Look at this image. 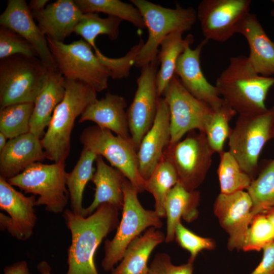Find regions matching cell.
Returning <instances> with one entry per match:
<instances>
[{"label":"cell","mask_w":274,"mask_h":274,"mask_svg":"<svg viewBox=\"0 0 274 274\" xmlns=\"http://www.w3.org/2000/svg\"><path fill=\"white\" fill-rule=\"evenodd\" d=\"M158 58L141 68L137 79V89L133 100L127 110L131 140L138 150L142 140L155 120L159 97L156 79Z\"/></svg>","instance_id":"cell-13"},{"label":"cell","mask_w":274,"mask_h":274,"mask_svg":"<svg viewBox=\"0 0 274 274\" xmlns=\"http://www.w3.org/2000/svg\"><path fill=\"white\" fill-rule=\"evenodd\" d=\"M175 235L178 244L190 253L188 261L192 262L202 250H211L215 248V243L212 239L195 234L186 228L181 221L176 226Z\"/></svg>","instance_id":"cell-40"},{"label":"cell","mask_w":274,"mask_h":274,"mask_svg":"<svg viewBox=\"0 0 274 274\" xmlns=\"http://www.w3.org/2000/svg\"><path fill=\"white\" fill-rule=\"evenodd\" d=\"M83 13L101 12L127 21L139 29L146 27L140 11L132 4L119 0H75Z\"/></svg>","instance_id":"cell-31"},{"label":"cell","mask_w":274,"mask_h":274,"mask_svg":"<svg viewBox=\"0 0 274 274\" xmlns=\"http://www.w3.org/2000/svg\"><path fill=\"white\" fill-rule=\"evenodd\" d=\"M34 107V102H22L0 109V132L9 139L29 132Z\"/></svg>","instance_id":"cell-34"},{"label":"cell","mask_w":274,"mask_h":274,"mask_svg":"<svg viewBox=\"0 0 274 274\" xmlns=\"http://www.w3.org/2000/svg\"><path fill=\"white\" fill-rule=\"evenodd\" d=\"M236 33L248 42L249 62L258 74L271 77L274 75V42L268 37L256 15L250 12L238 24Z\"/></svg>","instance_id":"cell-21"},{"label":"cell","mask_w":274,"mask_h":274,"mask_svg":"<svg viewBox=\"0 0 274 274\" xmlns=\"http://www.w3.org/2000/svg\"><path fill=\"white\" fill-rule=\"evenodd\" d=\"M7 138L2 132H0V152H1L6 147L8 141Z\"/></svg>","instance_id":"cell-47"},{"label":"cell","mask_w":274,"mask_h":274,"mask_svg":"<svg viewBox=\"0 0 274 274\" xmlns=\"http://www.w3.org/2000/svg\"><path fill=\"white\" fill-rule=\"evenodd\" d=\"M97 155L83 148L80 158L73 170L66 175V185L69 193L70 207L75 213L84 216L82 199L85 187L93 175V163Z\"/></svg>","instance_id":"cell-29"},{"label":"cell","mask_w":274,"mask_h":274,"mask_svg":"<svg viewBox=\"0 0 274 274\" xmlns=\"http://www.w3.org/2000/svg\"><path fill=\"white\" fill-rule=\"evenodd\" d=\"M274 242V228L263 213L256 215L247 230L242 250L259 251Z\"/></svg>","instance_id":"cell-37"},{"label":"cell","mask_w":274,"mask_h":274,"mask_svg":"<svg viewBox=\"0 0 274 274\" xmlns=\"http://www.w3.org/2000/svg\"><path fill=\"white\" fill-rule=\"evenodd\" d=\"M34 195L26 196L6 180L0 177V209L9 216L0 213V226L18 240L32 235L37 221Z\"/></svg>","instance_id":"cell-15"},{"label":"cell","mask_w":274,"mask_h":274,"mask_svg":"<svg viewBox=\"0 0 274 274\" xmlns=\"http://www.w3.org/2000/svg\"><path fill=\"white\" fill-rule=\"evenodd\" d=\"M4 274H30V272L27 262L22 260L6 266Z\"/></svg>","instance_id":"cell-43"},{"label":"cell","mask_w":274,"mask_h":274,"mask_svg":"<svg viewBox=\"0 0 274 274\" xmlns=\"http://www.w3.org/2000/svg\"><path fill=\"white\" fill-rule=\"evenodd\" d=\"M46 158L41 139L28 132L10 139L0 152V177L7 180Z\"/></svg>","instance_id":"cell-20"},{"label":"cell","mask_w":274,"mask_h":274,"mask_svg":"<svg viewBox=\"0 0 274 274\" xmlns=\"http://www.w3.org/2000/svg\"><path fill=\"white\" fill-rule=\"evenodd\" d=\"M184 32H173L167 36L161 42L160 50L157 56L160 63L157 72L156 84L158 96L161 97L168 86L173 77L180 55L194 42L193 36L190 34L183 38Z\"/></svg>","instance_id":"cell-28"},{"label":"cell","mask_w":274,"mask_h":274,"mask_svg":"<svg viewBox=\"0 0 274 274\" xmlns=\"http://www.w3.org/2000/svg\"><path fill=\"white\" fill-rule=\"evenodd\" d=\"M37 269L41 274H51V267L46 261H42L38 263Z\"/></svg>","instance_id":"cell-45"},{"label":"cell","mask_w":274,"mask_h":274,"mask_svg":"<svg viewBox=\"0 0 274 274\" xmlns=\"http://www.w3.org/2000/svg\"><path fill=\"white\" fill-rule=\"evenodd\" d=\"M48 71L37 57L17 54L1 59L0 109L14 104L35 102Z\"/></svg>","instance_id":"cell-6"},{"label":"cell","mask_w":274,"mask_h":274,"mask_svg":"<svg viewBox=\"0 0 274 274\" xmlns=\"http://www.w3.org/2000/svg\"><path fill=\"white\" fill-rule=\"evenodd\" d=\"M208 41L204 39L194 49H191L190 46L186 48L178 59L175 75L191 94L215 110L225 101L216 86L206 79L201 68L200 54Z\"/></svg>","instance_id":"cell-18"},{"label":"cell","mask_w":274,"mask_h":274,"mask_svg":"<svg viewBox=\"0 0 274 274\" xmlns=\"http://www.w3.org/2000/svg\"><path fill=\"white\" fill-rule=\"evenodd\" d=\"M274 138V107L263 113L239 115L228 138V151L251 177L265 144Z\"/></svg>","instance_id":"cell-9"},{"label":"cell","mask_w":274,"mask_h":274,"mask_svg":"<svg viewBox=\"0 0 274 274\" xmlns=\"http://www.w3.org/2000/svg\"><path fill=\"white\" fill-rule=\"evenodd\" d=\"M236 114L235 110L224 102L221 107L213 111L207 121L204 133L214 153L220 154L224 151L225 142L228 139L231 130L229 122Z\"/></svg>","instance_id":"cell-35"},{"label":"cell","mask_w":274,"mask_h":274,"mask_svg":"<svg viewBox=\"0 0 274 274\" xmlns=\"http://www.w3.org/2000/svg\"><path fill=\"white\" fill-rule=\"evenodd\" d=\"M178 182V176L174 167L163 156L150 177L145 181V191L153 196L154 210L161 218L165 217L164 203L166 198Z\"/></svg>","instance_id":"cell-30"},{"label":"cell","mask_w":274,"mask_h":274,"mask_svg":"<svg viewBox=\"0 0 274 274\" xmlns=\"http://www.w3.org/2000/svg\"><path fill=\"white\" fill-rule=\"evenodd\" d=\"M49 2L48 0H31L28 7L32 12H37L44 9Z\"/></svg>","instance_id":"cell-44"},{"label":"cell","mask_w":274,"mask_h":274,"mask_svg":"<svg viewBox=\"0 0 274 274\" xmlns=\"http://www.w3.org/2000/svg\"><path fill=\"white\" fill-rule=\"evenodd\" d=\"M193 263L188 260L186 263L176 265L168 254L159 253L149 265L148 274H192Z\"/></svg>","instance_id":"cell-41"},{"label":"cell","mask_w":274,"mask_h":274,"mask_svg":"<svg viewBox=\"0 0 274 274\" xmlns=\"http://www.w3.org/2000/svg\"><path fill=\"white\" fill-rule=\"evenodd\" d=\"M65 92V79L57 70H48L43 88L35 101L29 132L40 139Z\"/></svg>","instance_id":"cell-25"},{"label":"cell","mask_w":274,"mask_h":274,"mask_svg":"<svg viewBox=\"0 0 274 274\" xmlns=\"http://www.w3.org/2000/svg\"><path fill=\"white\" fill-rule=\"evenodd\" d=\"M253 202L248 192L220 193L214 205V212L221 226L229 234L227 247L241 250L253 218Z\"/></svg>","instance_id":"cell-16"},{"label":"cell","mask_w":274,"mask_h":274,"mask_svg":"<svg viewBox=\"0 0 274 274\" xmlns=\"http://www.w3.org/2000/svg\"><path fill=\"white\" fill-rule=\"evenodd\" d=\"M262 250L261 261L250 274H274V242Z\"/></svg>","instance_id":"cell-42"},{"label":"cell","mask_w":274,"mask_h":274,"mask_svg":"<svg viewBox=\"0 0 274 274\" xmlns=\"http://www.w3.org/2000/svg\"><path fill=\"white\" fill-rule=\"evenodd\" d=\"M261 213L266 215L274 228V207L269 208Z\"/></svg>","instance_id":"cell-46"},{"label":"cell","mask_w":274,"mask_h":274,"mask_svg":"<svg viewBox=\"0 0 274 274\" xmlns=\"http://www.w3.org/2000/svg\"><path fill=\"white\" fill-rule=\"evenodd\" d=\"M119 211L108 203L100 204L86 217L71 210L64 211L63 217L72 236L65 274H98L94 255L104 238L117 228Z\"/></svg>","instance_id":"cell-1"},{"label":"cell","mask_w":274,"mask_h":274,"mask_svg":"<svg viewBox=\"0 0 274 274\" xmlns=\"http://www.w3.org/2000/svg\"><path fill=\"white\" fill-rule=\"evenodd\" d=\"M79 140L83 148L105 157L119 170L139 193L145 191V180L140 175L138 150L131 139L114 135L111 130L96 125L83 129Z\"/></svg>","instance_id":"cell-10"},{"label":"cell","mask_w":274,"mask_h":274,"mask_svg":"<svg viewBox=\"0 0 274 274\" xmlns=\"http://www.w3.org/2000/svg\"><path fill=\"white\" fill-rule=\"evenodd\" d=\"M247 192L252 199L255 215L274 207V158L253 179Z\"/></svg>","instance_id":"cell-36"},{"label":"cell","mask_w":274,"mask_h":274,"mask_svg":"<svg viewBox=\"0 0 274 274\" xmlns=\"http://www.w3.org/2000/svg\"><path fill=\"white\" fill-rule=\"evenodd\" d=\"M97 99V92L89 85L65 79L64 96L55 108L41 139L46 158L54 162H65L70 152L71 136L76 118Z\"/></svg>","instance_id":"cell-3"},{"label":"cell","mask_w":274,"mask_h":274,"mask_svg":"<svg viewBox=\"0 0 274 274\" xmlns=\"http://www.w3.org/2000/svg\"><path fill=\"white\" fill-rule=\"evenodd\" d=\"M199 201L200 193L196 190H188L178 182L172 188L164 203L166 218L165 243H169L175 239L176 226L182 218L187 223L197 218Z\"/></svg>","instance_id":"cell-27"},{"label":"cell","mask_w":274,"mask_h":274,"mask_svg":"<svg viewBox=\"0 0 274 274\" xmlns=\"http://www.w3.org/2000/svg\"><path fill=\"white\" fill-rule=\"evenodd\" d=\"M32 14L47 38L62 42L74 32L84 14L72 0H57Z\"/></svg>","instance_id":"cell-22"},{"label":"cell","mask_w":274,"mask_h":274,"mask_svg":"<svg viewBox=\"0 0 274 274\" xmlns=\"http://www.w3.org/2000/svg\"><path fill=\"white\" fill-rule=\"evenodd\" d=\"M165 235L159 229H147L130 243L111 274H148L150 256L157 246L165 242Z\"/></svg>","instance_id":"cell-26"},{"label":"cell","mask_w":274,"mask_h":274,"mask_svg":"<svg viewBox=\"0 0 274 274\" xmlns=\"http://www.w3.org/2000/svg\"><path fill=\"white\" fill-rule=\"evenodd\" d=\"M274 85L273 77H265L253 69L248 57H231L217 78L216 87L225 102L239 115L258 114L268 110L265 100Z\"/></svg>","instance_id":"cell-2"},{"label":"cell","mask_w":274,"mask_h":274,"mask_svg":"<svg viewBox=\"0 0 274 274\" xmlns=\"http://www.w3.org/2000/svg\"><path fill=\"white\" fill-rule=\"evenodd\" d=\"M47 40L57 69L65 79L83 82L97 92L107 88L109 72L87 42L81 39L66 44Z\"/></svg>","instance_id":"cell-7"},{"label":"cell","mask_w":274,"mask_h":274,"mask_svg":"<svg viewBox=\"0 0 274 274\" xmlns=\"http://www.w3.org/2000/svg\"><path fill=\"white\" fill-rule=\"evenodd\" d=\"M163 95L170 114V144L195 130L204 133L205 125L214 110L191 94L175 75Z\"/></svg>","instance_id":"cell-12"},{"label":"cell","mask_w":274,"mask_h":274,"mask_svg":"<svg viewBox=\"0 0 274 274\" xmlns=\"http://www.w3.org/2000/svg\"><path fill=\"white\" fill-rule=\"evenodd\" d=\"M144 44L142 38H140L139 43L124 56L118 58H109L104 55L99 49L94 53L108 68L110 77L113 79H122L129 76L130 69L134 65L135 58Z\"/></svg>","instance_id":"cell-39"},{"label":"cell","mask_w":274,"mask_h":274,"mask_svg":"<svg viewBox=\"0 0 274 274\" xmlns=\"http://www.w3.org/2000/svg\"><path fill=\"white\" fill-rule=\"evenodd\" d=\"M214 153L204 132H189L183 140L169 144L163 156L174 167L178 183L189 191L196 190L203 182Z\"/></svg>","instance_id":"cell-11"},{"label":"cell","mask_w":274,"mask_h":274,"mask_svg":"<svg viewBox=\"0 0 274 274\" xmlns=\"http://www.w3.org/2000/svg\"><path fill=\"white\" fill-rule=\"evenodd\" d=\"M0 24L26 40L48 70H57L47 38L35 22L32 12L24 0H9L0 16Z\"/></svg>","instance_id":"cell-17"},{"label":"cell","mask_w":274,"mask_h":274,"mask_svg":"<svg viewBox=\"0 0 274 274\" xmlns=\"http://www.w3.org/2000/svg\"><path fill=\"white\" fill-rule=\"evenodd\" d=\"M126 108L123 97L108 92L105 97L97 99L87 107L79 122L92 121L118 136L131 139Z\"/></svg>","instance_id":"cell-23"},{"label":"cell","mask_w":274,"mask_h":274,"mask_svg":"<svg viewBox=\"0 0 274 274\" xmlns=\"http://www.w3.org/2000/svg\"><path fill=\"white\" fill-rule=\"evenodd\" d=\"M122 21L112 16L101 18L97 13H84L74 32L81 36L95 51L98 49L95 43L96 37L105 35L111 40H116L118 37L119 26Z\"/></svg>","instance_id":"cell-32"},{"label":"cell","mask_w":274,"mask_h":274,"mask_svg":"<svg viewBox=\"0 0 274 274\" xmlns=\"http://www.w3.org/2000/svg\"><path fill=\"white\" fill-rule=\"evenodd\" d=\"M251 0H203L197 20L206 39L224 42L236 33L241 21L250 13Z\"/></svg>","instance_id":"cell-14"},{"label":"cell","mask_w":274,"mask_h":274,"mask_svg":"<svg viewBox=\"0 0 274 274\" xmlns=\"http://www.w3.org/2000/svg\"><path fill=\"white\" fill-rule=\"evenodd\" d=\"M96 170L91 181L95 186L93 200L85 208V217L92 214L101 204L108 203L122 209L124 204L123 185L126 178L118 169L108 165L101 156L95 159Z\"/></svg>","instance_id":"cell-24"},{"label":"cell","mask_w":274,"mask_h":274,"mask_svg":"<svg viewBox=\"0 0 274 274\" xmlns=\"http://www.w3.org/2000/svg\"><path fill=\"white\" fill-rule=\"evenodd\" d=\"M272 2L274 3V1H272ZM271 15L274 16V9L271 12Z\"/></svg>","instance_id":"cell-48"},{"label":"cell","mask_w":274,"mask_h":274,"mask_svg":"<svg viewBox=\"0 0 274 274\" xmlns=\"http://www.w3.org/2000/svg\"><path fill=\"white\" fill-rule=\"evenodd\" d=\"M124 204L120 222L112 239H106L102 268L111 271L119 262L130 243L146 229L163 226L161 218L155 210H147L140 203L136 189L126 179L123 185Z\"/></svg>","instance_id":"cell-5"},{"label":"cell","mask_w":274,"mask_h":274,"mask_svg":"<svg viewBox=\"0 0 274 274\" xmlns=\"http://www.w3.org/2000/svg\"><path fill=\"white\" fill-rule=\"evenodd\" d=\"M219 155L217 174L220 193L229 194L247 190L253 180L252 177L242 168L228 151H224Z\"/></svg>","instance_id":"cell-33"},{"label":"cell","mask_w":274,"mask_h":274,"mask_svg":"<svg viewBox=\"0 0 274 274\" xmlns=\"http://www.w3.org/2000/svg\"><path fill=\"white\" fill-rule=\"evenodd\" d=\"M140 12L148 37L137 55L134 65L142 68L157 58L158 47L169 34L190 30L197 21L196 11L192 7L183 8L177 5L167 8L146 0H131Z\"/></svg>","instance_id":"cell-4"},{"label":"cell","mask_w":274,"mask_h":274,"mask_svg":"<svg viewBox=\"0 0 274 274\" xmlns=\"http://www.w3.org/2000/svg\"><path fill=\"white\" fill-rule=\"evenodd\" d=\"M17 54L38 57L35 49L26 40L14 31L1 26L0 59Z\"/></svg>","instance_id":"cell-38"},{"label":"cell","mask_w":274,"mask_h":274,"mask_svg":"<svg viewBox=\"0 0 274 274\" xmlns=\"http://www.w3.org/2000/svg\"><path fill=\"white\" fill-rule=\"evenodd\" d=\"M66 173L64 161L51 164L38 162L7 181L26 193L38 195L36 206L43 205L47 211L59 214L65 210L70 198Z\"/></svg>","instance_id":"cell-8"},{"label":"cell","mask_w":274,"mask_h":274,"mask_svg":"<svg viewBox=\"0 0 274 274\" xmlns=\"http://www.w3.org/2000/svg\"><path fill=\"white\" fill-rule=\"evenodd\" d=\"M170 143V114L167 101L159 97L154 123L138 150L139 172L144 180L151 176Z\"/></svg>","instance_id":"cell-19"}]
</instances>
